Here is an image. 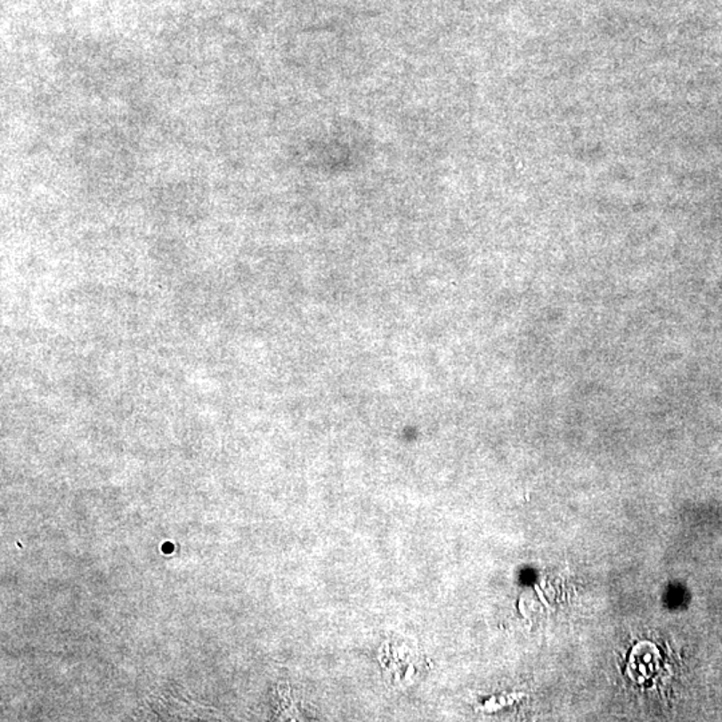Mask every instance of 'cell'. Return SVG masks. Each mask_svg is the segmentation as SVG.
<instances>
[]
</instances>
